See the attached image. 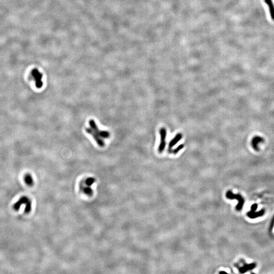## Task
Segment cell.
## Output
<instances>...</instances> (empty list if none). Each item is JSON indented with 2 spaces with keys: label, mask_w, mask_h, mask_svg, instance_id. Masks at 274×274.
<instances>
[{
  "label": "cell",
  "mask_w": 274,
  "mask_h": 274,
  "mask_svg": "<svg viewBox=\"0 0 274 274\" xmlns=\"http://www.w3.org/2000/svg\"><path fill=\"white\" fill-rule=\"evenodd\" d=\"M85 131L87 133L93 137L97 144L101 147L105 146V140L110 137L109 132L99 129L93 119H91L89 121V126L85 128Z\"/></svg>",
  "instance_id": "1"
},
{
  "label": "cell",
  "mask_w": 274,
  "mask_h": 274,
  "mask_svg": "<svg viewBox=\"0 0 274 274\" xmlns=\"http://www.w3.org/2000/svg\"><path fill=\"white\" fill-rule=\"evenodd\" d=\"M26 204V208H25V213H30L32 209V202L27 197H22L19 200L16 202L13 205V208L15 210H19L20 206L22 204Z\"/></svg>",
  "instance_id": "2"
},
{
  "label": "cell",
  "mask_w": 274,
  "mask_h": 274,
  "mask_svg": "<svg viewBox=\"0 0 274 274\" xmlns=\"http://www.w3.org/2000/svg\"><path fill=\"white\" fill-rule=\"evenodd\" d=\"M31 76L33 80L35 81L36 87L37 88H41L43 86L42 81L43 74L40 72L37 69H34L32 70Z\"/></svg>",
  "instance_id": "3"
},
{
  "label": "cell",
  "mask_w": 274,
  "mask_h": 274,
  "mask_svg": "<svg viewBox=\"0 0 274 274\" xmlns=\"http://www.w3.org/2000/svg\"><path fill=\"white\" fill-rule=\"evenodd\" d=\"M159 132L160 137V142L158 148V151L159 153H161L164 150L166 146V138H167V132L165 128L162 127L159 129Z\"/></svg>",
  "instance_id": "4"
},
{
  "label": "cell",
  "mask_w": 274,
  "mask_h": 274,
  "mask_svg": "<svg viewBox=\"0 0 274 274\" xmlns=\"http://www.w3.org/2000/svg\"><path fill=\"white\" fill-rule=\"evenodd\" d=\"M226 196L227 198L231 199V200H232V199H236V200H238L239 201V203L237 206H236V209L238 211L241 210L244 203V200L241 196H240V194H233L231 191H228L226 194Z\"/></svg>",
  "instance_id": "5"
},
{
  "label": "cell",
  "mask_w": 274,
  "mask_h": 274,
  "mask_svg": "<svg viewBox=\"0 0 274 274\" xmlns=\"http://www.w3.org/2000/svg\"><path fill=\"white\" fill-rule=\"evenodd\" d=\"M183 135L181 133H178L176 135V136L174 137L171 141H170L169 144V149H171L174 146L179 142V141L182 139Z\"/></svg>",
  "instance_id": "6"
},
{
  "label": "cell",
  "mask_w": 274,
  "mask_h": 274,
  "mask_svg": "<svg viewBox=\"0 0 274 274\" xmlns=\"http://www.w3.org/2000/svg\"><path fill=\"white\" fill-rule=\"evenodd\" d=\"M263 138H261V137L259 136L255 137L254 138H253L251 142V144L253 149H254L255 150H258L259 148V145L260 143H263Z\"/></svg>",
  "instance_id": "7"
},
{
  "label": "cell",
  "mask_w": 274,
  "mask_h": 274,
  "mask_svg": "<svg viewBox=\"0 0 274 274\" xmlns=\"http://www.w3.org/2000/svg\"><path fill=\"white\" fill-rule=\"evenodd\" d=\"M264 1L268 6L272 19L274 20V5L272 0H264Z\"/></svg>",
  "instance_id": "8"
},
{
  "label": "cell",
  "mask_w": 274,
  "mask_h": 274,
  "mask_svg": "<svg viewBox=\"0 0 274 274\" xmlns=\"http://www.w3.org/2000/svg\"><path fill=\"white\" fill-rule=\"evenodd\" d=\"M264 210H261L259 212H255V211L251 210L250 212H249L248 213L247 215L248 216V217L250 218H255L256 217L261 216H263L264 214Z\"/></svg>",
  "instance_id": "9"
},
{
  "label": "cell",
  "mask_w": 274,
  "mask_h": 274,
  "mask_svg": "<svg viewBox=\"0 0 274 274\" xmlns=\"http://www.w3.org/2000/svg\"><path fill=\"white\" fill-rule=\"evenodd\" d=\"M24 181L26 184L28 186H32L34 184V181H33L32 176L29 174H27L25 175Z\"/></svg>",
  "instance_id": "10"
},
{
  "label": "cell",
  "mask_w": 274,
  "mask_h": 274,
  "mask_svg": "<svg viewBox=\"0 0 274 274\" xmlns=\"http://www.w3.org/2000/svg\"><path fill=\"white\" fill-rule=\"evenodd\" d=\"M255 267V264L254 263H252L251 264L245 265L243 268L240 269V272L242 273H244L247 271L248 269H251Z\"/></svg>",
  "instance_id": "11"
},
{
  "label": "cell",
  "mask_w": 274,
  "mask_h": 274,
  "mask_svg": "<svg viewBox=\"0 0 274 274\" xmlns=\"http://www.w3.org/2000/svg\"><path fill=\"white\" fill-rule=\"evenodd\" d=\"M184 145L183 144H182L180 145L179 146H178L175 149H169V150H168V152L169 153H172V154H176L180 151H181V150H182V149L184 148Z\"/></svg>",
  "instance_id": "12"
},
{
  "label": "cell",
  "mask_w": 274,
  "mask_h": 274,
  "mask_svg": "<svg viewBox=\"0 0 274 274\" xmlns=\"http://www.w3.org/2000/svg\"><path fill=\"white\" fill-rule=\"evenodd\" d=\"M83 192L86 194L87 195H88V196H91V195L93 194V190L90 187V186H86L84 187L83 188Z\"/></svg>",
  "instance_id": "13"
},
{
  "label": "cell",
  "mask_w": 274,
  "mask_h": 274,
  "mask_svg": "<svg viewBox=\"0 0 274 274\" xmlns=\"http://www.w3.org/2000/svg\"><path fill=\"white\" fill-rule=\"evenodd\" d=\"M95 182L94 178L93 177H89L86 179L85 180V184L87 186H91Z\"/></svg>",
  "instance_id": "14"
},
{
  "label": "cell",
  "mask_w": 274,
  "mask_h": 274,
  "mask_svg": "<svg viewBox=\"0 0 274 274\" xmlns=\"http://www.w3.org/2000/svg\"><path fill=\"white\" fill-rule=\"evenodd\" d=\"M274 216L273 217V218L272 220V222L271 223V225H270V227H269V231H272L273 228L274 227Z\"/></svg>",
  "instance_id": "15"
}]
</instances>
